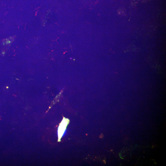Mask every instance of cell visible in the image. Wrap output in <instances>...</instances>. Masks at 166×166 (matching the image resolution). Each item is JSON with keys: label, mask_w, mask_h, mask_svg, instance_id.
<instances>
[{"label": "cell", "mask_w": 166, "mask_h": 166, "mask_svg": "<svg viewBox=\"0 0 166 166\" xmlns=\"http://www.w3.org/2000/svg\"><path fill=\"white\" fill-rule=\"evenodd\" d=\"M65 122V121L63 120L59 127L58 129L59 140L62 136L63 133H64L63 132L65 131L64 128H65V125H66L65 123H64Z\"/></svg>", "instance_id": "1"}, {"label": "cell", "mask_w": 166, "mask_h": 166, "mask_svg": "<svg viewBox=\"0 0 166 166\" xmlns=\"http://www.w3.org/2000/svg\"><path fill=\"white\" fill-rule=\"evenodd\" d=\"M154 148V146L153 145H152V148Z\"/></svg>", "instance_id": "2"}]
</instances>
